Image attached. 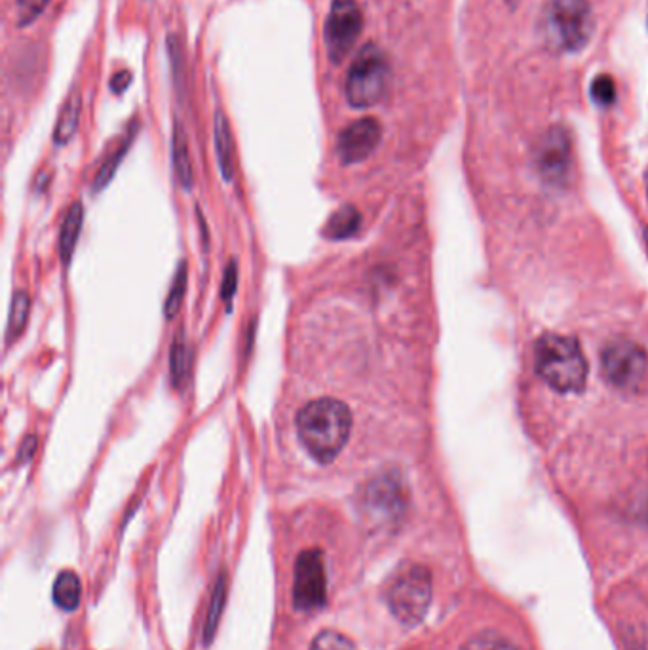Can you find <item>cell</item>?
Wrapping results in <instances>:
<instances>
[{"instance_id": "obj_1", "label": "cell", "mask_w": 648, "mask_h": 650, "mask_svg": "<svg viewBox=\"0 0 648 650\" xmlns=\"http://www.w3.org/2000/svg\"><path fill=\"white\" fill-rule=\"evenodd\" d=\"M295 424L308 455L320 464H329L339 457L350 438L352 415L343 402L320 398L306 403Z\"/></svg>"}, {"instance_id": "obj_2", "label": "cell", "mask_w": 648, "mask_h": 650, "mask_svg": "<svg viewBox=\"0 0 648 650\" xmlns=\"http://www.w3.org/2000/svg\"><path fill=\"white\" fill-rule=\"evenodd\" d=\"M534 364L540 379L561 394L580 392L588 381V362L576 339L550 333L538 339Z\"/></svg>"}, {"instance_id": "obj_3", "label": "cell", "mask_w": 648, "mask_h": 650, "mask_svg": "<svg viewBox=\"0 0 648 650\" xmlns=\"http://www.w3.org/2000/svg\"><path fill=\"white\" fill-rule=\"evenodd\" d=\"M595 31L590 0H550L540 18V37L557 54L582 50Z\"/></svg>"}, {"instance_id": "obj_4", "label": "cell", "mask_w": 648, "mask_h": 650, "mask_svg": "<svg viewBox=\"0 0 648 650\" xmlns=\"http://www.w3.org/2000/svg\"><path fill=\"white\" fill-rule=\"evenodd\" d=\"M390 82V65L377 44H367L354 59L346 78V99L354 109H367L381 101Z\"/></svg>"}, {"instance_id": "obj_5", "label": "cell", "mask_w": 648, "mask_h": 650, "mask_svg": "<svg viewBox=\"0 0 648 650\" xmlns=\"http://www.w3.org/2000/svg\"><path fill=\"white\" fill-rule=\"evenodd\" d=\"M601 369L605 379L616 390L639 394L648 386V354L643 346L616 339L605 345L601 352Z\"/></svg>"}, {"instance_id": "obj_6", "label": "cell", "mask_w": 648, "mask_h": 650, "mask_svg": "<svg viewBox=\"0 0 648 650\" xmlns=\"http://www.w3.org/2000/svg\"><path fill=\"white\" fill-rule=\"evenodd\" d=\"M386 601L392 614L405 626H417L432 601V576L426 567L413 565L390 584Z\"/></svg>"}, {"instance_id": "obj_7", "label": "cell", "mask_w": 648, "mask_h": 650, "mask_svg": "<svg viewBox=\"0 0 648 650\" xmlns=\"http://www.w3.org/2000/svg\"><path fill=\"white\" fill-rule=\"evenodd\" d=\"M534 168L550 187L565 189L571 185L574 172L572 139L563 126H552L538 139L534 147Z\"/></svg>"}, {"instance_id": "obj_8", "label": "cell", "mask_w": 648, "mask_h": 650, "mask_svg": "<svg viewBox=\"0 0 648 650\" xmlns=\"http://www.w3.org/2000/svg\"><path fill=\"white\" fill-rule=\"evenodd\" d=\"M363 16L356 0H333L325 20V48L331 63L341 65L362 35Z\"/></svg>"}, {"instance_id": "obj_9", "label": "cell", "mask_w": 648, "mask_h": 650, "mask_svg": "<svg viewBox=\"0 0 648 650\" xmlns=\"http://www.w3.org/2000/svg\"><path fill=\"white\" fill-rule=\"evenodd\" d=\"M327 599L324 555L320 550H306L297 557L293 580V603L299 611L322 609Z\"/></svg>"}, {"instance_id": "obj_10", "label": "cell", "mask_w": 648, "mask_h": 650, "mask_svg": "<svg viewBox=\"0 0 648 650\" xmlns=\"http://www.w3.org/2000/svg\"><path fill=\"white\" fill-rule=\"evenodd\" d=\"M405 508V487L396 472L373 479L363 491V510L377 517L394 519Z\"/></svg>"}, {"instance_id": "obj_11", "label": "cell", "mask_w": 648, "mask_h": 650, "mask_svg": "<svg viewBox=\"0 0 648 650\" xmlns=\"http://www.w3.org/2000/svg\"><path fill=\"white\" fill-rule=\"evenodd\" d=\"M382 128L375 118H360L346 126L339 141L337 151L344 164H360L375 153L381 143Z\"/></svg>"}, {"instance_id": "obj_12", "label": "cell", "mask_w": 648, "mask_h": 650, "mask_svg": "<svg viewBox=\"0 0 648 650\" xmlns=\"http://www.w3.org/2000/svg\"><path fill=\"white\" fill-rule=\"evenodd\" d=\"M82 221H84V208L80 202H73V206L65 213L59 230V257L65 265L71 263V257L77 248Z\"/></svg>"}, {"instance_id": "obj_13", "label": "cell", "mask_w": 648, "mask_h": 650, "mask_svg": "<svg viewBox=\"0 0 648 650\" xmlns=\"http://www.w3.org/2000/svg\"><path fill=\"white\" fill-rule=\"evenodd\" d=\"M215 149H217V160L223 177L230 181L234 173V141L230 134L229 120L223 115V111H217L215 115Z\"/></svg>"}, {"instance_id": "obj_14", "label": "cell", "mask_w": 648, "mask_h": 650, "mask_svg": "<svg viewBox=\"0 0 648 650\" xmlns=\"http://www.w3.org/2000/svg\"><path fill=\"white\" fill-rule=\"evenodd\" d=\"M362 225V215L354 206L346 204L335 211L325 223L324 234L329 240H346L354 236Z\"/></svg>"}, {"instance_id": "obj_15", "label": "cell", "mask_w": 648, "mask_h": 650, "mask_svg": "<svg viewBox=\"0 0 648 650\" xmlns=\"http://www.w3.org/2000/svg\"><path fill=\"white\" fill-rule=\"evenodd\" d=\"M173 166L181 185L191 191L194 177H192L191 154H189V145H187V135L181 128L179 122H175L172 139Z\"/></svg>"}, {"instance_id": "obj_16", "label": "cell", "mask_w": 648, "mask_h": 650, "mask_svg": "<svg viewBox=\"0 0 648 650\" xmlns=\"http://www.w3.org/2000/svg\"><path fill=\"white\" fill-rule=\"evenodd\" d=\"M80 109H82V99L77 90L67 97V101L61 107L59 113L58 124H56V132H54V139L58 145H65L73 139V135L77 132L78 118H80Z\"/></svg>"}, {"instance_id": "obj_17", "label": "cell", "mask_w": 648, "mask_h": 650, "mask_svg": "<svg viewBox=\"0 0 648 650\" xmlns=\"http://www.w3.org/2000/svg\"><path fill=\"white\" fill-rule=\"evenodd\" d=\"M80 597H82V586L77 574L73 571L59 573L54 584V601L59 609L67 612L75 611L80 605Z\"/></svg>"}, {"instance_id": "obj_18", "label": "cell", "mask_w": 648, "mask_h": 650, "mask_svg": "<svg viewBox=\"0 0 648 650\" xmlns=\"http://www.w3.org/2000/svg\"><path fill=\"white\" fill-rule=\"evenodd\" d=\"M134 135L135 124H132L130 130H128V134L124 135V139L120 141L118 149H116L115 153L111 154V156L103 162L101 170L97 172L96 181H94V189H96V191H101V189H103V187L113 179V175H115L118 166H120V162H122V158H124V154L128 153V149H130V145H132V141H134Z\"/></svg>"}, {"instance_id": "obj_19", "label": "cell", "mask_w": 648, "mask_h": 650, "mask_svg": "<svg viewBox=\"0 0 648 650\" xmlns=\"http://www.w3.org/2000/svg\"><path fill=\"white\" fill-rule=\"evenodd\" d=\"M29 310H31V299L27 293H16L14 301H12V308H10V318H8V333H6V341L14 343L21 335V331L25 329L27 320H29Z\"/></svg>"}, {"instance_id": "obj_20", "label": "cell", "mask_w": 648, "mask_h": 650, "mask_svg": "<svg viewBox=\"0 0 648 650\" xmlns=\"http://www.w3.org/2000/svg\"><path fill=\"white\" fill-rule=\"evenodd\" d=\"M185 289H187V263H181V267L177 270L175 278H173L172 287H170V293H168V299H166V305H164V312H166V318H175L179 308H181V303H183V297H185Z\"/></svg>"}, {"instance_id": "obj_21", "label": "cell", "mask_w": 648, "mask_h": 650, "mask_svg": "<svg viewBox=\"0 0 648 650\" xmlns=\"http://www.w3.org/2000/svg\"><path fill=\"white\" fill-rule=\"evenodd\" d=\"M464 650H521L514 641L498 635L495 631H483L472 637Z\"/></svg>"}, {"instance_id": "obj_22", "label": "cell", "mask_w": 648, "mask_h": 650, "mask_svg": "<svg viewBox=\"0 0 648 650\" xmlns=\"http://www.w3.org/2000/svg\"><path fill=\"white\" fill-rule=\"evenodd\" d=\"M310 650H358L356 645L344 637L343 633L333 630L320 631L312 645H310Z\"/></svg>"}, {"instance_id": "obj_23", "label": "cell", "mask_w": 648, "mask_h": 650, "mask_svg": "<svg viewBox=\"0 0 648 650\" xmlns=\"http://www.w3.org/2000/svg\"><path fill=\"white\" fill-rule=\"evenodd\" d=\"M170 365H172L173 384L179 386L181 381L185 379V373H187V350H185L183 331H179L177 337H175V341H173Z\"/></svg>"}, {"instance_id": "obj_24", "label": "cell", "mask_w": 648, "mask_h": 650, "mask_svg": "<svg viewBox=\"0 0 648 650\" xmlns=\"http://www.w3.org/2000/svg\"><path fill=\"white\" fill-rule=\"evenodd\" d=\"M52 0H16V12H18V25L25 27L39 18L46 10V6Z\"/></svg>"}, {"instance_id": "obj_25", "label": "cell", "mask_w": 648, "mask_h": 650, "mask_svg": "<svg viewBox=\"0 0 648 650\" xmlns=\"http://www.w3.org/2000/svg\"><path fill=\"white\" fill-rule=\"evenodd\" d=\"M591 97L595 99V103H599L603 107L612 105L616 99V86H614L612 78L607 75L595 78L591 84Z\"/></svg>"}, {"instance_id": "obj_26", "label": "cell", "mask_w": 648, "mask_h": 650, "mask_svg": "<svg viewBox=\"0 0 648 650\" xmlns=\"http://www.w3.org/2000/svg\"><path fill=\"white\" fill-rule=\"evenodd\" d=\"M225 603V580L221 578L217 588H215V593H213V601H211V611L210 618H208V628H206V639L210 641L211 633L215 631V626H217V618H219V611Z\"/></svg>"}, {"instance_id": "obj_27", "label": "cell", "mask_w": 648, "mask_h": 650, "mask_svg": "<svg viewBox=\"0 0 648 650\" xmlns=\"http://www.w3.org/2000/svg\"><path fill=\"white\" fill-rule=\"evenodd\" d=\"M236 284H238V267L236 263L232 261L229 263V267L225 270V282H223V299L230 301L236 293Z\"/></svg>"}, {"instance_id": "obj_28", "label": "cell", "mask_w": 648, "mask_h": 650, "mask_svg": "<svg viewBox=\"0 0 648 650\" xmlns=\"http://www.w3.org/2000/svg\"><path fill=\"white\" fill-rule=\"evenodd\" d=\"M130 84H132V73L130 71H120V73H116L115 77L111 78V90L115 94L126 92L130 88Z\"/></svg>"}, {"instance_id": "obj_29", "label": "cell", "mask_w": 648, "mask_h": 650, "mask_svg": "<svg viewBox=\"0 0 648 650\" xmlns=\"http://www.w3.org/2000/svg\"><path fill=\"white\" fill-rule=\"evenodd\" d=\"M35 447H37V436H29L27 440L23 441V445H21L20 459L23 460L33 457Z\"/></svg>"}, {"instance_id": "obj_30", "label": "cell", "mask_w": 648, "mask_h": 650, "mask_svg": "<svg viewBox=\"0 0 648 650\" xmlns=\"http://www.w3.org/2000/svg\"><path fill=\"white\" fill-rule=\"evenodd\" d=\"M645 244H647L648 249V229H645Z\"/></svg>"}, {"instance_id": "obj_31", "label": "cell", "mask_w": 648, "mask_h": 650, "mask_svg": "<svg viewBox=\"0 0 648 650\" xmlns=\"http://www.w3.org/2000/svg\"><path fill=\"white\" fill-rule=\"evenodd\" d=\"M647 192H648V189H647Z\"/></svg>"}]
</instances>
